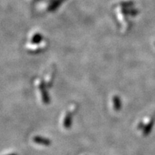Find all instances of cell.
Masks as SVG:
<instances>
[{
  "mask_svg": "<svg viewBox=\"0 0 155 155\" xmlns=\"http://www.w3.org/2000/svg\"><path fill=\"white\" fill-rule=\"evenodd\" d=\"M34 141L35 142L38 143L40 144H43V145H49L50 141L47 139H45L43 137H36L34 138Z\"/></svg>",
  "mask_w": 155,
  "mask_h": 155,
  "instance_id": "1",
  "label": "cell"
},
{
  "mask_svg": "<svg viewBox=\"0 0 155 155\" xmlns=\"http://www.w3.org/2000/svg\"><path fill=\"white\" fill-rule=\"evenodd\" d=\"M71 124V114H67V116L65 117V121H64V125L66 128L70 127V125Z\"/></svg>",
  "mask_w": 155,
  "mask_h": 155,
  "instance_id": "2",
  "label": "cell"
},
{
  "mask_svg": "<svg viewBox=\"0 0 155 155\" xmlns=\"http://www.w3.org/2000/svg\"><path fill=\"white\" fill-rule=\"evenodd\" d=\"M12 155H15V154H12Z\"/></svg>",
  "mask_w": 155,
  "mask_h": 155,
  "instance_id": "3",
  "label": "cell"
}]
</instances>
